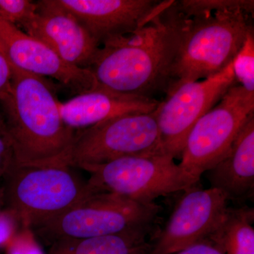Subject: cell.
<instances>
[{
    "label": "cell",
    "mask_w": 254,
    "mask_h": 254,
    "mask_svg": "<svg viewBox=\"0 0 254 254\" xmlns=\"http://www.w3.org/2000/svg\"><path fill=\"white\" fill-rule=\"evenodd\" d=\"M186 20L171 1L141 28L103 43L88 68L96 88L149 98L166 93Z\"/></svg>",
    "instance_id": "cell-1"
},
{
    "label": "cell",
    "mask_w": 254,
    "mask_h": 254,
    "mask_svg": "<svg viewBox=\"0 0 254 254\" xmlns=\"http://www.w3.org/2000/svg\"><path fill=\"white\" fill-rule=\"evenodd\" d=\"M11 68L9 91L0 103L16 165L67 166L76 131L64 123L51 85L46 78Z\"/></svg>",
    "instance_id": "cell-2"
},
{
    "label": "cell",
    "mask_w": 254,
    "mask_h": 254,
    "mask_svg": "<svg viewBox=\"0 0 254 254\" xmlns=\"http://www.w3.org/2000/svg\"><path fill=\"white\" fill-rule=\"evenodd\" d=\"M251 16L230 10L186 16L169 88L210 77L230 64L254 31Z\"/></svg>",
    "instance_id": "cell-3"
},
{
    "label": "cell",
    "mask_w": 254,
    "mask_h": 254,
    "mask_svg": "<svg viewBox=\"0 0 254 254\" xmlns=\"http://www.w3.org/2000/svg\"><path fill=\"white\" fill-rule=\"evenodd\" d=\"M160 209L155 202L139 203L93 189L72 207L35 230L50 245L60 240L105 236L153 227Z\"/></svg>",
    "instance_id": "cell-4"
},
{
    "label": "cell",
    "mask_w": 254,
    "mask_h": 254,
    "mask_svg": "<svg viewBox=\"0 0 254 254\" xmlns=\"http://www.w3.org/2000/svg\"><path fill=\"white\" fill-rule=\"evenodd\" d=\"M4 177L8 209L30 229L61 215L93 190L64 165H16Z\"/></svg>",
    "instance_id": "cell-5"
},
{
    "label": "cell",
    "mask_w": 254,
    "mask_h": 254,
    "mask_svg": "<svg viewBox=\"0 0 254 254\" xmlns=\"http://www.w3.org/2000/svg\"><path fill=\"white\" fill-rule=\"evenodd\" d=\"M81 169L91 175L95 190L116 193L139 203H154L160 196L185 191L200 180L175 163L172 155H136Z\"/></svg>",
    "instance_id": "cell-6"
},
{
    "label": "cell",
    "mask_w": 254,
    "mask_h": 254,
    "mask_svg": "<svg viewBox=\"0 0 254 254\" xmlns=\"http://www.w3.org/2000/svg\"><path fill=\"white\" fill-rule=\"evenodd\" d=\"M153 112L121 115L76 131L66 165L81 168L125 157L165 153Z\"/></svg>",
    "instance_id": "cell-7"
},
{
    "label": "cell",
    "mask_w": 254,
    "mask_h": 254,
    "mask_svg": "<svg viewBox=\"0 0 254 254\" xmlns=\"http://www.w3.org/2000/svg\"><path fill=\"white\" fill-rule=\"evenodd\" d=\"M254 113V93L240 85L231 87L192 127L179 165L200 180L226 155L241 128Z\"/></svg>",
    "instance_id": "cell-8"
},
{
    "label": "cell",
    "mask_w": 254,
    "mask_h": 254,
    "mask_svg": "<svg viewBox=\"0 0 254 254\" xmlns=\"http://www.w3.org/2000/svg\"><path fill=\"white\" fill-rule=\"evenodd\" d=\"M235 85L232 63L210 77L183 82L169 88L165 99L159 102L153 112L164 153L180 158L194 124Z\"/></svg>",
    "instance_id": "cell-9"
},
{
    "label": "cell",
    "mask_w": 254,
    "mask_h": 254,
    "mask_svg": "<svg viewBox=\"0 0 254 254\" xmlns=\"http://www.w3.org/2000/svg\"><path fill=\"white\" fill-rule=\"evenodd\" d=\"M221 190L196 186L184 191L165 227L153 244L151 254H174L207 240L227 208Z\"/></svg>",
    "instance_id": "cell-10"
},
{
    "label": "cell",
    "mask_w": 254,
    "mask_h": 254,
    "mask_svg": "<svg viewBox=\"0 0 254 254\" xmlns=\"http://www.w3.org/2000/svg\"><path fill=\"white\" fill-rule=\"evenodd\" d=\"M0 48L12 67L38 77L54 78L77 95L96 88L95 78L88 68L65 63L44 42L1 18Z\"/></svg>",
    "instance_id": "cell-11"
},
{
    "label": "cell",
    "mask_w": 254,
    "mask_h": 254,
    "mask_svg": "<svg viewBox=\"0 0 254 254\" xmlns=\"http://www.w3.org/2000/svg\"><path fill=\"white\" fill-rule=\"evenodd\" d=\"M172 0H56L101 46L149 22Z\"/></svg>",
    "instance_id": "cell-12"
},
{
    "label": "cell",
    "mask_w": 254,
    "mask_h": 254,
    "mask_svg": "<svg viewBox=\"0 0 254 254\" xmlns=\"http://www.w3.org/2000/svg\"><path fill=\"white\" fill-rule=\"evenodd\" d=\"M34 18L23 29L44 42L65 62L80 68H88L100 46L86 28L56 0L37 1Z\"/></svg>",
    "instance_id": "cell-13"
},
{
    "label": "cell",
    "mask_w": 254,
    "mask_h": 254,
    "mask_svg": "<svg viewBox=\"0 0 254 254\" xmlns=\"http://www.w3.org/2000/svg\"><path fill=\"white\" fill-rule=\"evenodd\" d=\"M159 102L155 98L120 95L96 88L60 102L59 108L65 125L78 131L121 115L152 113Z\"/></svg>",
    "instance_id": "cell-14"
},
{
    "label": "cell",
    "mask_w": 254,
    "mask_h": 254,
    "mask_svg": "<svg viewBox=\"0 0 254 254\" xmlns=\"http://www.w3.org/2000/svg\"><path fill=\"white\" fill-rule=\"evenodd\" d=\"M211 188L223 192L227 199L240 200L254 191V113L241 128L226 155L207 171Z\"/></svg>",
    "instance_id": "cell-15"
},
{
    "label": "cell",
    "mask_w": 254,
    "mask_h": 254,
    "mask_svg": "<svg viewBox=\"0 0 254 254\" xmlns=\"http://www.w3.org/2000/svg\"><path fill=\"white\" fill-rule=\"evenodd\" d=\"M153 227L131 229L105 236L64 240L52 244L48 254H151L148 240Z\"/></svg>",
    "instance_id": "cell-16"
},
{
    "label": "cell",
    "mask_w": 254,
    "mask_h": 254,
    "mask_svg": "<svg viewBox=\"0 0 254 254\" xmlns=\"http://www.w3.org/2000/svg\"><path fill=\"white\" fill-rule=\"evenodd\" d=\"M254 209L228 208L207 240L225 254H254Z\"/></svg>",
    "instance_id": "cell-17"
},
{
    "label": "cell",
    "mask_w": 254,
    "mask_h": 254,
    "mask_svg": "<svg viewBox=\"0 0 254 254\" xmlns=\"http://www.w3.org/2000/svg\"><path fill=\"white\" fill-rule=\"evenodd\" d=\"M180 11L187 17L215 11H242L253 16V0H182L177 1Z\"/></svg>",
    "instance_id": "cell-18"
},
{
    "label": "cell",
    "mask_w": 254,
    "mask_h": 254,
    "mask_svg": "<svg viewBox=\"0 0 254 254\" xmlns=\"http://www.w3.org/2000/svg\"><path fill=\"white\" fill-rule=\"evenodd\" d=\"M235 81L244 89L254 93V31L247 35L245 43L232 61Z\"/></svg>",
    "instance_id": "cell-19"
},
{
    "label": "cell",
    "mask_w": 254,
    "mask_h": 254,
    "mask_svg": "<svg viewBox=\"0 0 254 254\" xmlns=\"http://www.w3.org/2000/svg\"><path fill=\"white\" fill-rule=\"evenodd\" d=\"M37 1L29 0H0V18L23 28L36 15Z\"/></svg>",
    "instance_id": "cell-20"
},
{
    "label": "cell",
    "mask_w": 254,
    "mask_h": 254,
    "mask_svg": "<svg viewBox=\"0 0 254 254\" xmlns=\"http://www.w3.org/2000/svg\"><path fill=\"white\" fill-rule=\"evenodd\" d=\"M6 254H44L31 229L23 227L5 247Z\"/></svg>",
    "instance_id": "cell-21"
},
{
    "label": "cell",
    "mask_w": 254,
    "mask_h": 254,
    "mask_svg": "<svg viewBox=\"0 0 254 254\" xmlns=\"http://www.w3.org/2000/svg\"><path fill=\"white\" fill-rule=\"evenodd\" d=\"M16 165L14 145L0 115V177H5Z\"/></svg>",
    "instance_id": "cell-22"
},
{
    "label": "cell",
    "mask_w": 254,
    "mask_h": 254,
    "mask_svg": "<svg viewBox=\"0 0 254 254\" xmlns=\"http://www.w3.org/2000/svg\"><path fill=\"white\" fill-rule=\"evenodd\" d=\"M19 220L9 209L0 210V249L5 248L18 230Z\"/></svg>",
    "instance_id": "cell-23"
},
{
    "label": "cell",
    "mask_w": 254,
    "mask_h": 254,
    "mask_svg": "<svg viewBox=\"0 0 254 254\" xmlns=\"http://www.w3.org/2000/svg\"><path fill=\"white\" fill-rule=\"evenodd\" d=\"M11 78L12 68L0 48V100L9 92Z\"/></svg>",
    "instance_id": "cell-24"
},
{
    "label": "cell",
    "mask_w": 254,
    "mask_h": 254,
    "mask_svg": "<svg viewBox=\"0 0 254 254\" xmlns=\"http://www.w3.org/2000/svg\"><path fill=\"white\" fill-rule=\"evenodd\" d=\"M174 254H225L209 240L200 241Z\"/></svg>",
    "instance_id": "cell-25"
},
{
    "label": "cell",
    "mask_w": 254,
    "mask_h": 254,
    "mask_svg": "<svg viewBox=\"0 0 254 254\" xmlns=\"http://www.w3.org/2000/svg\"><path fill=\"white\" fill-rule=\"evenodd\" d=\"M4 200V190H0V210H1V207L2 206Z\"/></svg>",
    "instance_id": "cell-26"
}]
</instances>
